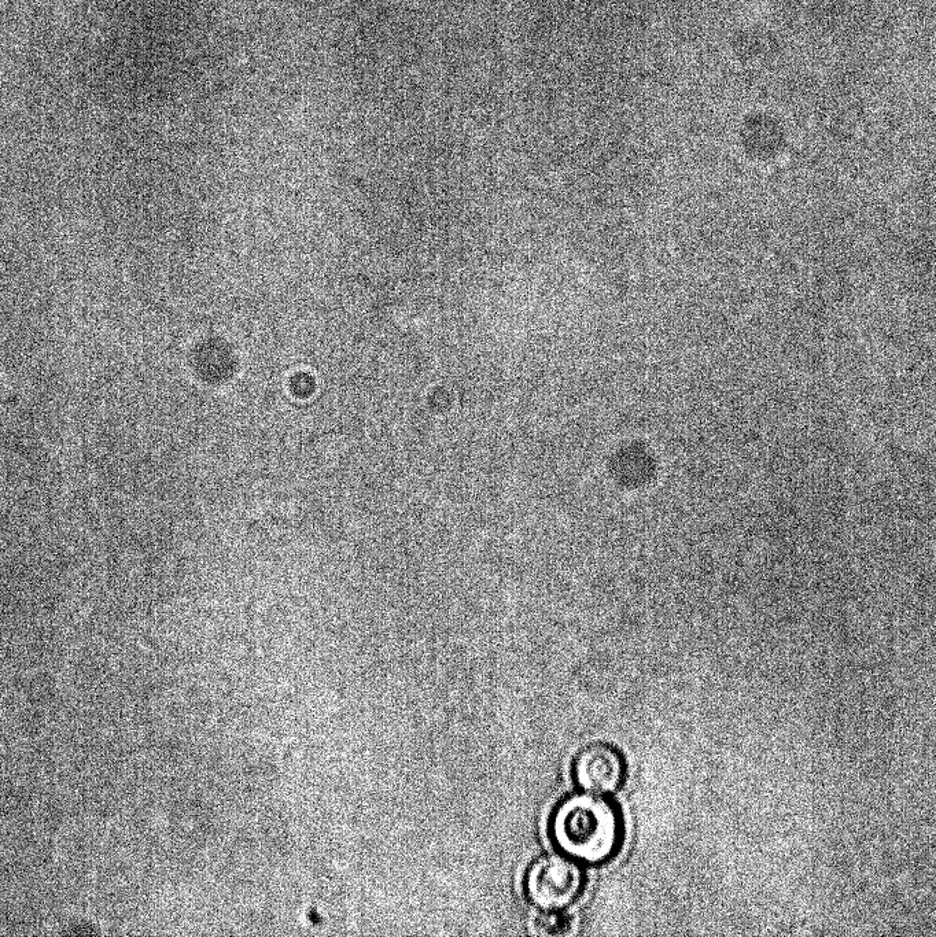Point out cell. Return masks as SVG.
Returning a JSON list of instances; mask_svg holds the SVG:
<instances>
[{
  "mask_svg": "<svg viewBox=\"0 0 936 937\" xmlns=\"http://www.w3.org/2000/svg\"><path fill=\"white\" fill-rule=\"evenodd\" d=\"M548 835L556 850L581 865H607L624 847V814L606 795L571 793L552 810Z\"/></svg>",
  "mask_w": 936,
  "mask_h": 937,
  "instance_id": "cell-1",
  "label": "cell"
},
{
  "mask_svg": "<svg viewBox=\"0 0 936 937\" xmlns=\"http://www.w3.org/2000/svg\"><path fill=\"white\" fill-rule=\"evenodd\" d=\"M523 894L537 910L566 911L576 905L587 888L584 865L562 852L534 859L523 874Z\"/></svg>",
  "mask_w": 936,
  "mask_h": 937,
  "instance_id": "cell-2",
  "label": "cell"
},
{
  "mask_svg": "<svg viewBox=\"0 0 936 937\" xmlns=\"http://www.w3.org/2000/svg\"><path fill=\"white\" fill-rule=\"evenodd\" d=\"M571 777L580 791L613 795L625 785L628 762L615 745L595 741L584 745L574 755Z\"/></svg>",
  "mask_w": 936,
  "mask_h": 937,
  "instance_id": "cell-3",
  "label": "cell"
},
{
  "mask_svg": "<svg viewBox=\"0 0 936 937\" xmlns=\"http://www.w3.org/2000/svg\"><path fill=\"white\" fill-rule=\"evenodd\" d=\"M534 928L541 935L559 936L565 935L570 931L571 918L566 911L560 910H538Z\"/></svg>",
  "mask_w": 936,
  "mask_h": 937,
  "instance_id": "cell-4",
  "label": "cell"
}]
</instances>
